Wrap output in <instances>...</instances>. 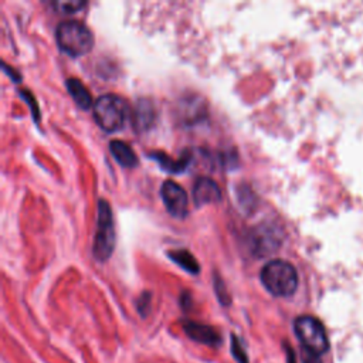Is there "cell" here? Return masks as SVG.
Returning <instances> with one entry per match:
<instances>
[{
  "mask_svg": "<svg viewBox=\"0 0 363 363\" xmlns=\"http://www.w3.org/2000/svg\"><path fill=\"white\" fill-rule=\"evenodd\" d=\"M260 278L274 297H291L298 288V273L291 263L284 260L269 262L263 267Z\"/></svg>",
  "mask_w": 363,
  "mask_h": 363,
  "instance_id": "obj_1",
  "label": "cell"
},
{
  "mask_svg": "<svg viewBox=\"0 0 363 363\" xmlns=\"http://www.w3.org/2000/svg\"><path fill=\"white\" fill-rule=\"evenodd\" d=\"M215 290H216V294H218V297H219L220 302H222L223 305H227V304L230 302V299H229V295H227V292L223 290V283H222V281H219L218 284H215Z\"/></svg>",
  "mask_w": 363,
  "mask_h": 363,
  "instance_id": "obj_19",
  "label": "cell"
},
{
  "mask_svg": "<svg viewBox=\"0 0 363 363\" xmlns=\"http://www.w3.org/2000/svg\"><path fill=\"white\" fill-rule=\"evenodd\" d=\"M182 328L185 334L197 343L207 346H219L222 343L220 334L211 325L200 324L196 321H183Z\"/></svg>",
  "mask_w": 363,
  "mask_h": 363,
  "instance_id": "obj_7",
  "label": "cell"
},
{
  "mask_svg": "<svg viewBox=\"0 0 363 363\" xmlns=\"http://www.w3.org/2000/svg\"><path fill=\"white\" fill-rule=\"evenodd\" d=\"M251 250L258 257H264L270 254L271 251H276L274 248L278 244V240L274 237V230L266 227V226H258L251 233Z\"/></svg>",
  "mask_w": 363,
  "mask_h": 363,
  "instance_id": "obj_9",
  "label": "cell"
},
{
  "mask_svg": "<svg viewBox=\"0 0 363 363\" xmlns=\"http://www.w3.org/2000/svg\"><path fill=\"white\" fill-rule=\"evenodd\" d=\"M193 199L197 206L218 203L222 200V192L213 179L199 178L193 186Z\"/></svg>",
  "mask_w": 363,
  "mask_h": 363,
  "instance_id": "obj_8",
  "label": "cell"
},
{
  "mask_svg": "<svg viewBox=\"0 0 363 363\" xmlns=\"http://www.w3.org/2000/svg\"><path fill=\"white\" fill-rule=\"evenodd\" d=\"M155 118L152 106L148 101H139L134 113V124L139 129H146Z\"/></svg>",
  "mask_w": 363,
  "mask_h": 363,
  "instance_id": "obj_12",
  "label": "cell"
},
{
  "mask_svg": "<svg viewBox=\"0 0 363 363\" xmlns=\"http://www.w3.org/2000/svg\"><path fill=\"white\" fill-rule=\"evenodd\" d=\"M149 304H150V295H149V294H143V295L136 301L138 311H139V314H141L142 317H145V315L148 314Z\"/></svg>",
  "mask_w": 363,
  "mask_h": 363,
  "instance_id": "obj_17",
  "label": "cell"
},
{
  "mask_svg": "<svg viewBox=\"0 0 363 363\" xmlns=\"http://www.w3.org/2000/svg\"><path fill=\"white\" fill-rule=\"evenodd\" d=\"M110 150L114 155L115 161L124 166V168H135L138 165V157L135 155L134 149L124 141L114 139L110 142Z\"/></svg>",
  "mask_w": 363,
  "mask_h": 363,
  "instance_id": "obj_10",
  "label": "cell"
},
{
  "mask_svg": "<svg viewBox=\"0 0 363 363\" xmlns=\"http://www.w3.org/2000/svg\"><path fill=\"white\" fill-rule=\"evenodd\" d=\"M302 363H322L320 355H315L313 352L308 350H302Z\"/></svg>",
  "mask_w": 363,
  "mask_h": 363,
  "instance_id": "obj_18",
  "label": "cell"
},
{
  "mask_svg": "<svg viewBox=\"0 0 363 363\" xmlns=\"http://www.w3.org/2000/svg\"><path fill=\"white\" fill-rule=\"evenodd\" d=\"M128 114V106L124 98L115 94H104L97 98L92 106V115L101 129L117 132L122 129Z\"/></svg>",
  "mask_w": 363,
  "mask_h": 363,
  "instance_id": "obj_2",
  "label": "cell"
},
{
  "mask_svg": "<svg viewBox=\"0 0 363 363\" xmlns=\"http://www.w3.org/2000/svg\"><path fill=\"white\" fill-rule=\"evenodd\" d=\"M169 257L172 260L179 264L182 269H185L186 271H189L190 274H197L200 267L196 262V258L186 250H178V251H172L169 252Z\"/></svg>",
  "mask_w": 363,
  "mask_h": 363,
  "instance_id": "obj_13",
  "label": "cell"
},
{
  "mask_svg": "<svg viewBox=\"0 0 363 363\" xmlns=\"http://www.w3.org/2000/svg\"><path fill=\"white\" fill-rule=\"evenodd\" d=\"M152 157L157 159L161 164V166L168 172H180V171L183 172V169L189 164V158H183L182 161H175V159H169L162 152H155L152 153Z\"/></svg>",
  "mask_w": 363,
  "mask_h": 363,
  "instance_id": "obj_14",
  "label": "cell"
},
{
  "mask_svg": "<svg viewBox=\"0 0 363 363\" xmlns=\"http://www.w3.org/2000/svg\"><path fill=\"white\" fill-rule=\"evenodd\" d=\"M56 40L62 51L71 57L87 55L94 45V34L80 22H63L56 29Z\"/></svg>",
  "mask_w": 363,
  "mask_h": 363,
  "instance_id": "obj_3",
  "label": "cell"
},
{
  "mask_svg": "<svg viewBox=\"0 0 363 363\" xmlns=\"http://www.w3.org/2000/svg\"><path fill=\"white\" fill-rule=\"evenodd\" d=\"M66 85H67V90L70 92V95L73 97V99L77 102V106L83 110H88L91 108V106H94L92 104V98H91V94L90 91L87 90V87L77 78H69L66 81Z\"/></svg>",
  "mask_w": 363,
  "mask_h": 363,
  "instance_id": "obj_11",
  "label": "cell"
},
{
  "mask_svg": "<svg viewBox=\"0 0 363 363\" xmlns=\"http://www.w3.org/2000/svg\"><path fill=\"white\" fill-rule=\"evenodd\" d=\"M95 240L92 244V252L98 262L104 263L111 257L115 245V232L113 222V212L107 200L98 203V226Z\"/></svg>",
  "mask_w": 363,
  "mask_h": 363,
  "instance_id": "obj_4",
  "label": "cell"
},
{
  "mask_svg": "<svg viewBox=\"0 0 363 363\" xmlns=\"http://www.w3.org/2000/svg\"><path fill=\"white\" fill-rule=\"evenodd\" d=\"M232 353L237 363H250L248 353L237 335H232Z\"/></svg>",
  "mask_w": 363,
  "mask_h": 363,
  "instance_id": "obj_15",
  "label": "cell"
},
{
  "mask_svg": "<svg viewBox=\"0 0 363 363\" xmlns=\"http://www.w3.org/2000/svg\"><path fill=\"white\" fill-rule=\"evenodd\" d=\"M161 196L171 216L176 219H183L187 215L189 199L180 185L173 180H166L161 187Z\"/></svg>",
  "mask_w": 363,
  "mask_h": 363,
  "instance_id": "obj_6",
  "label": "cell"
},
{
  "mask_svg": "<svg viewBox=\"0 0 363 363\" xmlns=\"http://www.w3.org/2000/svg\"><path fill=\"white\" fill-rule=\"evenodd\" d=\"M85 2H76V0H70V2H53L55 9L62 13H76L85 8Z\"/></svg>",
  "mask_w": 363,
  "mask_h": 363,
  "instance_id": "obj_16",
  "label": "cell"
},
{
  "mask_svg": "<svg viewBox=\"0 0 363 363\" xmlns=\"http://www.w3.org/2000/svg\"><path fill=\"white\" fill-rule=\"evenodd\" d=\"M294 331L302 348L315 355H322L329 349L327 331L320 320L311 315H301L294 321Z\"/></svg>",
  "mask_w": 363,
  "mask_h": 363,
  "instance_id": "obj_5",
  "label": "cell"
}]
</instances>
